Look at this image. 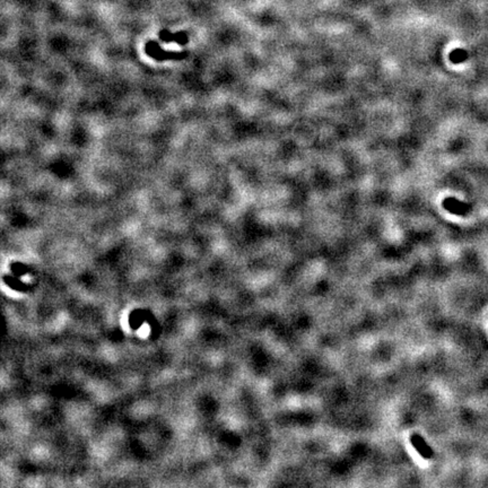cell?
I'll list each match as a JSON object with an SVG mask.
<instances>
[{
    "label": "cell",
    "mask_w": 488,
    "mask_h": 488,
    "mask_svg": "<svg viewBox=\"0 0 488 488\" xmlns=\"http://www.w3.org/2000/svg\"><path fill=\"white\" fill-rule=\"evenodd\" d=\"M411 442L413 448L417 450L420 456H422L424 459H431L433 458L434 452L430 445L427 444L425 439H424L419 434H412L411 437Z\"/></svg>",
    "instance_id": "cell-1"
},
{
    "label": "cell",
    "mask_w": 488,
    "mask_h": 488,
    "mask_svg": "<svg viewBox=\"0 0 488 488\" xmlns=\"http://www.w3.org/2000/svg\"><path fill=\"white\" fill-rule=\"evenodd\" d=\"M444 207L446 210L450 211V213L456 215H465L471 210L469 205L461 203V201L457 200L456 198H446L444 200Z\"/></svg>",
    "instance_id": "cell-2"
},
{
    "label": "cell",
    "mask_w": 488,
    "mask_h": 488,
    "mask_svg": "<svg viewBox=\"0 0 488 488\" xmlns=\"http://www.w3.org/2000/svg\"><path fill=\"white\" fill-rule=\"evenodd\" d=\"M450 59L453 63H461L468 59V52L463 49H456L451 52Z\"/></svg>",
    "instance_id": "cell-3"
}]
</instances>
